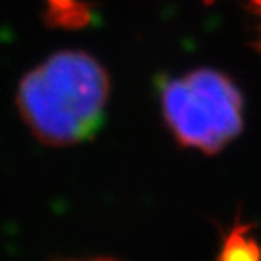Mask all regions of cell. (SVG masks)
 I'll return each instance as SVG.
<instances>
[{
	"instance_id": "6da1fadb",
	"label": "cell",
	"mask_w": 261,
	"mask_h": 261,
	"mask_svg": "<svg viewBox=\"0 0 261 261\" xmlns=\"http://www.w3.org/2000/svg\"><path fill=\"white\" fill-rule=\"evenodd\" d=\"M109 76L86 51H60L22 78L16 107L42 143L76 145L91 140L103 123Z\"/></svg>"
},
{
	"instance_id": "7a4b0ae2",
	"label": "cell",
	"mask_w": 261,
	"mask_h": 261,
	"mask_svg": "<svg viewBox=\"0 0 261 261\" xmlns=\"http://www.w3.org/2000/svg\"><path fill=\"white\" fill-rule=\"evenodd\" d=\"M160 106L176 142L216 154L243 129V96L223 73L196 69L165 78Z\"/></svg>"
},
{
	"instance_id": "3957f363",
	"label": "cell",
	"mask_w": 261,
	"mask_h": 261,
	"mask_svg": "<svg viewBox=\"0 0 261 261\" xmlns=\"http://www.w3.org/2000/svg\"><path fill=\"white\" fill-rule=\"evenodd\" d=\"M216 261H261V247L249 232V227L238 225L227 234Z\"/></svg>"
},
{
	"instance_id": "277c9868",
	"label": "cell",
	"mask_w": 261,
	"mask_h": 261,
	"mask_svg": "<svg viewBox=\"0 0 261 261\" xmlns=\"http://www.w3.org/2000/svg\"><path fill=\"white\" fill-rule=\"evenodd\" d=\"M250 6L254 8V11L261 15V0H250Z\"/></svg>"
},
{
	"instance_id": "5b68a950",
	"label": "cell",
	"mask_w": 261,
	"mask_h": 261,
	"mask_svg": "<svg viewBox=\"0 0 261 261\" xmlns=\"http://www.w3.org/2000/svg\"><path fill=\"white\" fill-rule=\"evenodd\" d=\"M86 261H114V259H86Z\"/></svg>"
}]
</instances>
